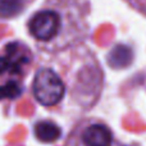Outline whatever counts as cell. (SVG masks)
<instances>
[{"label": "cell", "mask_w": 146, "mask_h": 146, "mask_svg": "<svg viewBox=\"0 0 146 146\" xmlns=\"http://www.w3.org/2000/svg\"><path fill=\"white\" fill-rule=\"evenodd\" d=\"M35 136L41 142H54L62 136V129L59 128L58 124L50 121H40L35 124Z\"/></svg>", "instance_id": "obj_5"}, {"label": "cell", "mask_w": 146, "mask_h": 146, "mask_svg": "<svg viewBox=\"0 0 146 146\" xmlns=\"http://www.w3.org/2000/svg\"><path fill=\"white\" fill-rule=\"evenodd\" d=\"M21 10V5L17 0H0V14L14 15Z\"/></svg>", "instance_id": "obj_8"}, {"label": "cell", "mask_w": 146, "mask_h": 146, "mask_svg": "<svg viewBox=\"0 0 146 146\" xmlns=\"http://www.w3.org/2000/svg\"><path fill=\"white\" fill-rule=\"evenodd\" d=\"M132 58V54L126 46H117L109 55V63L113 67L121 68V67H126L129 64Z\"/></svg>", "instance_id": "obj_6"}, {"label": "cell", "mask_w": 146, "mask_h": 146, "mask_svg": "<svg viewBox=\"0 0 146 146\" xmlns=\"http://www.w3.org/2000/svg\"><path fill=\"white\" fill-rule=\"evenodd\" d=\"M67 146H117L114 135L106 124L88 122L69 136Z\"/></svg>", "instance_id": "obj_3"}, {"label": "cell", "mask_w": 146, "mask_h": 146, "mask_svg": "<svg viewBox=\"0 0 146 146\" xmlns=\"http://www.w3.org/2000/svg\"><path fill=\"white\" fill-rule=\"evenodd\" d=\"M32 91L41 105L54 106L63 99L66 86L56 72L50 68H41L35 74Z\"/></svg>", "instance_id": "obj_1"}, {"label": "cell", "mask_w": 146, "mask_h": 146, "mask_svg": "<svg viewBox=\"0 0 146 146\" xmlns=\"http://www.w3.org/2000/svg\"><path fill=\"white\" fill-rule=\"evenodd\" d=\"M28 62L26 56H22L17 53V46H8V54L5 56H0V74L3 73H19L22 66Z\"/></svg>", "instance_id": "obj_4"}, {"label": "cell", "mask_w": 146, "mask_h": 146, "mask_svg": "<svg viewBox=\"0 0 146 146\" xmlns=\"http://www.w3.org/2000/svg\"><path fill=\"white\" fill-rule=\"evenodd\" d=\"M28 28L36 40L49 42L60 35L64 28V19L59 10L44 9L31 18Z\"/></svg>", "instance_id": "obj_2"}, {"label": "cell", "mask_w": 146, "mask_h": 146, "mask_svg": "<svg viewBox=\"0 0 146 146\" xmlns=\"http://www.w3.org/2000/svg\"><path fill=\"white\" fill-rule=\"evenodd\" d=\"M22 88L15 81H9L5 85L0 86V100L3 99H14L21 95Z\"/></svg>", "instance_id": "obj_7"}]
</instances>
